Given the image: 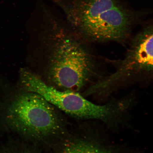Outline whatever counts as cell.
Wrapping results in <instances>:
<instances>
[{
  "label": "cell",
  "mask_w": 153,
  "mask_h": 153,
  "mask_svg": "<svg viewBox=\"0 0 153 153\" xmlns=\"http://www.w3.org/2000/svg\"><path fill=\"white\" fill-rule=\"evenodd\" d=\"M62 10L69 22L86 39L122 42L143 14L126 0H47Z\"/></svg>",
  "instance_id": "cell-1"
},
{
  "label": "cell",
  "mask_w": 153,
  "mask_h": 153,
  "mask_svg": "<svg viewBox=\"0 0 153 153\" xmlns=\"http://www.w3.org/2000/svg\"><path fill=\"white\" fill-rule=\"evenodd\" d=\"M5 120L11 129L35 138L54 135L60 128L50 103L41 95L30 92L18 96L7 105Z\"/></svg>",
  "instance_id": "cell-2"
},
{
  "label": "cell",
  "mask_w": 153,
  "mask_h": 153,
  "mask_svg": "<svg viewBox=\"0 0 153 153\" xmlns=\"http://www.w3.org/2000/svg\"><path fill=\"white\" fill-rule=\"evenodd\" d=\"M93 68L91 55L85 48L74 40L66 39L55 50L51 74L59 87L74 91L89 81Z\"/></svg>",
  "instance_id": "cell-3"
},
{
  "label": "cell",
  "mask_w": 153,
  "mask_h": 153,
  "mask_svg": "<svg viewBox=\"0 0 153 153\" xmlns=\"http://www.w3.org/2000/svg\"><path fill=\"white\" fill-rule=\"evenodd\" d=\"M116 71L94 85L88 93L108 88L129 76L153 70V26L143 28L133 40L125 58Z\"/></svg>",
  "instance_id": "cell-4"
},
{
  "label": "cell",
  "mask_w": 153,
  "mask_h": 153,
  "mask_svg": "<svg viewBox=\"0 0 153 153\" xmlns=\"http://www.w3.org/2000/svg\"><path fill=\"white\" fill-rule=\"evenodd\" d=\"M20 76L21 83L26 91L37 94L51 105L75 116L82 97L79 93L71 91L58 90L48 85L39 76L25 69L21 71Z\"/></svg>",
  "instance_id": "cell-5"
},
{
  "label": "cell",
  "mask_w": 153,
  "mask_h": 153,
  "mask_svg": "<svg viewBox=\"0 0 153 153\" xmlns=\"http://www.w3.org/2000/svg\"><path fill=\"white\" fill-rule=\"evenodd\" d=\"M60 153H115L95 143L78 141L68 145Z\"/></svg>",
  "instance_id": "cell-6"
}]
</instances>
